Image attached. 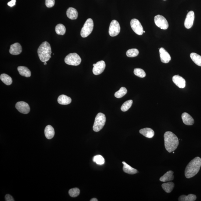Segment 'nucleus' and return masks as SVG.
Returning a JSON list of instances; mask_svg holds the SVG:
<instances>
[{
  "mask_svg": "<svg viewBox=\"0 0 201 201\" xmlns=\"http://www.w3.org/2000/svg\"><path fill=\"white\" fill-rule=\"evenodd\" d=\"M201 166V159L197 157L188 164L185 171V175L187 178L193 177L198 173Z\"/></svg>",
  "mask_w": 201,
  "mask_h": 201,
  "instance_id": "2",
  "label": "nucleus"
},
{
  "mask_svg": "<svg viewBox=\"0 0 201 201\" xmlns=\"http://www.w3.org/2000/svg\"><path fill=\"white\" fill-rule=\"evenodd\" d=\"M66 28L62 24H58L55 27V31L58 35H63L66 33Z\"/></svg>",
  "mask_w": 201,
  "mask_h": 201,
  "instance_id": "28",
  "label": "nucleus"
},
{
  "mask_svg": "<svg viewBox=\"0 0 201 201\" xmlns=\"http://www.w3.org/2000/svg\"><path fill=\"white\" fill-rule=\"evenodd\" d=\"M164 1H165V0H164Z\"/></svg>",
  "mask_w": 201,
  "mask_h": 201,
  "instance_id": "42",
  "label": "nucleus"
},
{
  "mask_svg": "<svg viewBox=\"0 0 201 201\" xmlns=\"http://www.w3.org/2000/svg\"><path fill=\"white\" fill-rule=\"evenodd\" d=\"M140 133L144 136L149 138H152L155 135L154 131L150 128H145L139 130Z\"/></svg>",
  "mask_w": 201,
  "mask_h": 201,
  "instance_id": "19",
  "label": "nucleus"
},
{
  "mask_svg": "<svg viewBox=\"0 0 201 201\" xmlns=\"http://www.w3.org/2000/svg\"><path fill=\"white\" fill-rule=\"evenodd\" d=\"M197 199L196 196L194 194H190L188 196L182 195L179 197V201H194Z\"/></svg>",
  "mask_w": 201,
  "mask_h": 201,
  "instance_id": "25",
  "label": "nucleus"
},
{
  "mask_svg": "<svg viewBox=\"0 0 201 201\" xmlns=\"http://www.w3.org/2000/svg\"><path fill=\"white\" fill-rule=\"evenodd\" d=\"M98 200L96 198H93L90 200V201H98Z\"/></svg>",
  "mask_w": 201,
  "mask_h": 201,
  "instance_id": "38",
  "label": "nucleus"
},
{
  "mask_svg": "<svg viewBox=\"0 0 201 201\" xmlns=\"http://www.w3.org/2000/svg\"><path fill=\"white\" fill-rule=\"evenodd\" d=\"M58 101L60 104L66 105L71 103L72 99L66 95H61L58 97Z\"/></svg>",
  "mask_w": 201,
  "mask_h": 201,
  "instance_id": "21",
  "label": "nucleus"
},
{
  "mask_svg": "<svg viewBox=\"0 0 201 201\" xmlns=\"http://www.w3.org/2000/svg\"><path fill=\"white\" fill-rule=\"evenodd\" d=\"M120 26L119 23L115 20H113L111 23L109 34L111 36L115 37L117 36L120 33Z\"/></svg>",
  "mask_w": 201,
  "mask_h": 201,
  "instance_id": "8",
  "label": "nucleus"
},
{
  "mask_svg": "<svg viewBox=\"0 0 201 201\" xmlns=\"http://www.w3.org/2000/svg\"><path fill=\"white\" fill-rule=\"evenodd\" d=\"M16 109L20 113L23 114H27L29 113L30 108L29 105L23 101L18 102L16 104Z\"/></svg>",
  "mask_w": 201,
  "mask_h": 201,
  "instance_id": "10",
  "label": "nucleus"
},
{
  "mask_svg": "<svg viewBox=\"0 0 201 201\" xmlns=\"http://www.w3.org/2000/svg\"><path fill=\"white\" fill-rule=\"evenodd\" d=\"M44 65H47L46 62H44Z\"/></svg>",
  "mask_w": 201,
  "mask_h": 201,
  "instance_id": "39",
  "label": "nucleus"
},
{
  "mask_svg": "<svg viewBox=\"0 0 201 201\" xmlns=\"http://www.w3.org/2000/svg\"><path fill=\"white\" fill-rule=\"evenodd\" d=\"M182 119L183 123L188 125H193L194 123V119L188 113H184L182 115Z\"/></svg>",
  "mask_w": 201,
  "mask_h": 201,
  "instance_id": "16",
  "label": "nucleus"
},
{
  "mask_svg": "<svg viewBox=\"0 0 201 201\" xmlns=\"http://www.w3.org/2000/svg\"><path fill=\"white\" fill-rule=\"evenodd\" d=\"M191 59L196 65L201 66V56L195 53H191L190 55Z\"/></svg>",
  "mask_w": 201,
  "mask_h": 201,
  "instance_id": "27",
  "label": "nucleus"
},
{
  "mask_svg": "<svg viewBox=\"0 0 201 201\" xmlns=\"http://www.w3.org/2000/svg\"><path fill=\"white\" fill-rule=\"evenodd\" d=\"M37 53L40 59L45 62L48 61L51 58L52 53L51 46L47 41L44 42L38 48Z\"/></svg>",
  "mask_w": 201,
  "mask_h": 201,
  "instance_id": "3",
  "label": "nucleus"
},
{
  "mask_svg": "<svg viewBox=\"0 0 201 201\" xmlns=\"http://www.w3.org/2000/svg\"><path fill=\"white\" fill-rule=\"evenodd\" d=\"M17 69L20 75L21 76L30 77L31 76V72L26 67L20 66L18 67Z\"/></svg>",
  "mask_w": 201,
  "mask_h": 201,
  "instance_id": "22",
  "label": "nucleus"
},
{
  "mask_svg": "<svg viewBox=\"0 0 201 201\" xmlns=\"http://www.w3.org/2000/svg\"><path fill=\"white\" fill-rule=\"evenodd\" d=\"M106 66L104 61L103 60L99 61L95 64L93 68V73L95 75L100 74L103 72Z\"/></svg>",
  "mask_w": 201,
  "mask_h": 201,
  "instance_id": "11",
  "label": "nucleus"
},
{
  "mask_svg": "<svg viewBox=\"0 0 201 201\" xmlns=\"http://www.w3.org/2000/svg\"><path fill=\"white\" fill-rule=\"evenodd\" d=\"M172 81L179 88H184L185 86V80L178 75H175L172 77Z\"/></svg>",
  "mask_w": 201,
  "mask_h": 201,
  "instance_id": "14",
  "label": "nucleus"
},
{
  "mask_svg": "<svg viewBox=\"0 0 201 201\" xmlns=\"http://www.w3.org/2000/svg\"><path fill=\"white\" fill-rule=\"evenodd\" d=\"M162 187L163 190L167 193H170L173 190L174 187V184L173 182H168L162 184Z\"/></svg>",
  "mask_w": 201,
  "mask_h": 201,
  "instance_id": "24",
  "label": "nucleus"
},
{
  "mask_svg": "<svg viewBox=\"0 0 201 201\" xmlns=\"http://www.w3.org/2000/svg\"><path fill=\"white\" fill-rule=\"evenodd\" d=\"M66 15L69 19L72 20L76 19L78 18V12L75 8L70 7L67 9Z\"/></svg>",
  "mask_w": 201,
  "mask_h": 201,
  "instance_id": "18",
  "label": "nucleus"
},
{
  "mask_svg": "<svg viewBox=\"0 0 201 201\" xmlns=\"http://www.w3.org/2000/svg\"><path fill=\"white\" fill-rule=\"evenodd\" d=\"M160 57L161 61L162 63H167L171 60L170 55L163 48H160Z\"/></svg>",
  "mask_w": 201,
  "mask_h": 201,
  "instance_id": "13",
  "label": "nucleus"
},
{
  "mask_svg": "<svg viewBox=\"0 0 201 201\" xmlns=\"http://www.w3.org/2000/svg\"><path fill=\"white\" fill-rule=\"evenodd\" d=\"M174 172L172 171H169L161 177L160 179V182H167L172 181L174 180V176L173 175Z\"/></svg>",
  "mask_w": 201,
  "mask_h": 201,
  "instance_id": "20",
  "label": "nucleus"
},
{
  "mask_svg": "<svg viewBox=\"0 0 201 201\" xmlns=\"http://www.w3.org/2000/svg\"><path fill=\"white\" fill-rule=\"evenodd\" d=\"M134 73L136 76L140 78H144L146 76V74L144 70L140 68H136L134 70Z\"/></svg>",
  "mask_w": 201,
  "mask_h": 201,
  "instance_id": "32",
  "label": "nucleus"
},
{
  "mask_svg": "<svg viewBox=\"0 0 201 201\" xmlns=\"http://www.w3.org/2000/svg\"><path fill=\"white\" fill-rule=\"evenodd\" d=\"M44 134L47 139H51L55 136L54 129L51 125H48L45 129Z\"/></svg>",
  "mask_w": 201,
  "mask_h": 201,
  "instance_id": "17",
  "label": "nucleus"
},
{
  "mask_svg": "<svg viewBox=\"0 0 201 201\" xmlns=\"http://www.w3.org/2000/svg\"><path fill=\"white\" fill-rule=\"evenodd\" d=\"M94 162H96L98 165H103L105 162L104 159L102 156L100 155H97L95 156L93 158Z\"/></svg>",
  "mask_w": 201,
  "mask_h": 201,
  "instance_id": "33",
  "label": "nucleus"
},
{
  "mask_svg": "<svg viewBox=\"0 0 201 201\" xmlns=\"http://www.w3.org/2000/svg\"><path fill=\"white\" fill-rule=\"evenodd\" d=\"M22 51V48L21 44L16 43L10 46L9 53L11 54L14 55H19Z\"/></svg>",
  "mask_w": 201,
  "mask_h": 201,
  "instance_id": "15",
  "label": "nucleus"
},
{
  "mask_svg": "<svg viewBox=\"0 0 201 201\" xmlns=\"http://www.w3.org/2000/svg\"><path fill=\"white\" fill-rule=\"evenodd\" d=\"M133 104V100H129L125 101V103L122 105L121 110L122 111L125 112L128 110L131 107Z\"/></svg>",
  "mask_w": 201,
  "mask_h": 201,
  "instance_id": "30",
  "label": "nucleus"
},
{
  "mask_svg": "<svg viewBox=\"0 0 201 201\" xmlns=\"http://www.w3.org/2000/svg\"><path fill=\"white\" fill-rule=\"evenodd\" d=\"M65 62L67 64L72 66H78L81 62V58L76 53H71L67 55L65 58Z\"/></svg>",
  "mask_w": 201,
  "mask_h": 201,
  "instance_id": "6",
  "label": "nucleus"
},
{
  "mask_svg": "<svg viewBox=\"0 0 201 201\" xmlns=\"http://www.w3.org/2000/svg\"><path fill=\"white\" fill-rule=\"evenodd\" d=\"M123 164V170L124 172L129 174H135L138 172L136 169L133 168L125 162H122Z\"/></svg>",
  "mask_w": 201,
  "mask_h": 201,
  "instance_id": "23",
  "label": "nucleus"
},
{
  "mask_svg": "<svg viewBox=\"0 0 201 201\" xmlns=\"http://www.w3.org/2000/svg\"><path fill=\"white\" fill-rule=\"evenodd\" d=\"M139 51L136 48H132L127 50L126 52V55L127 57L130 58H133L138 56Z\"/></svg>",
  "mask_w": 201,
  "mask_h": 201,
  "instance_id": "31",
  "label": "nucleus"
},
{
  "mask_svg": "<svg viewBox=\"0 0 201 201\" xmlns=\"http://www.w3.org/2000/svg\"><path fill=\"white\" fill-rule=\"evenodd\" d=\"M45 3L47 7H52L55 4V0H46Z\"/></svg>",
  "mask_w": 201,
  "mask_h": 201,
  "instance_id": "35",
  "label": "nucleus"
},
{
  "mask_svg": "<svg viewBox=\"0 0 201 201\" xmlns=\"http://www.w3.org/2000/svg\"><path fill=\"white\" fill-rule=\"evenodd\" d=\"M194 19V13L193 11H190L187 13L184 22V26L187 29H190L193 25Z\"/></svg>",
  "mask_w": 201,
  "mask_h": 201,
  "instance_id": "12",
  "label": "nucleus"
},
{
  "mask_svg": "<svg viewBox=\"0 0 201 201\" xmlns=\"http://www.w3.org/2000/svg\"><path fill=\"white\" fill-rule=\"evenodd\" d=\"M173 153H174V151H173Z\"/></svg>",
  "mask_w": 201,
  "mask_h": 201,
  "instance_id": "41",
  "label": "nucleus"
},
{
  "mask_svg": "<svg viewBox=\"0 0 201 201\" xmlns=\"http://www.w3.org/2000/svg\"><path fill=\"white\" fill-rule=\"evenodd\" d=\"M145 31H143V33H145Z\"/></svg>",
  "mask_w": 201,
  "mask_h": 201,
  "instance_id": "40",
  "label": "nucleus"
},
{
  "mask_svg": "<svg viewBox=\"0 0 201 201\" xmlns=\"http://www.w3.org/2000/svg\"><path fill=\"white\" fill-rule=\"evenodd\" d=\"M164 142L166 150L169 153L176 150L179 145L177 137L172 132H166L164 135Z\"/></svg>",
  "mask_w": 201,
  "mask_h": 201,
  "instance_id": "1",
  "label": "nucleus"
},
{
  "mask_svg": "<svg viewBox=\"0 0 201 201\" xmlns=\"http://www.w3.org/2000/svg\"><path fill=\"white\" fill-rule=\"evenodd\" d=\"M16 0H11V1L8 3V5L10 7L14 6L16 5Z\"/></svg>",
  "mask_w": 201,
  "mask_h": 201,
  "instance_id": "37",
  "label": "nucleus"
},
{
  "mask_svg": "<svg viewBox=\"0 0 201 201\" xmlns=\"http://www.w3.org/2000/svg\"><path fill=\"white\" fill-rule=\"evenodd\" d=\"M93 28V19L89 18L87 19L82 28L80 35L82 37H86L91 33Z\"/></svg>",
  "mask_w": 201,
  "mask_h": 201,
  "instance_id": "5",
  "label": "nucleus"
},
{
  "mask_svg": "<svg viewBox=\"0 0 201 201\" xmlns=\"http://www.w3.org/2000/svg\"><path fill=\"white\" fill-rule=\"evenodd\" d=\"M156 25L161 29L167 30L169 26L168 23L164 16L160 15H157L154 18Z\"/></svg>",
  "mask_w": 201,
  "mask_h": 201,
  "instance_id": "7",
  "label": "nucleus"
},
{
  "mask_svg": "<svg viewBox=\"0 0 201 201\" xmlns=\"http://www.w3.org/2000/svg\"><path fill=\"white\" fill-rule=\"evenodd\" d=\"M127 92L126 88L124 87H122L120 88L119 90L115 93V96L116 98H120L125 96Z\"/></svg>",
  "mask_w": 201,
  "mask_h": 201,
  "instance_id": "29",
  "label": "nucleus"
},
{
  "mask_svg": "<svg viewBox=\"0 0 201 201\" xmlns=\"http://www.w3.org/2000/svg\"><path fill=\"white\" fill-rule=\"evenodd\" d=\"M106 120L104 114L101 113L97 114L93 127L94 131L98 132L101 130L105 125Z\"/></svg>",
  "mask_w": 201,
  "mask_h": 201,
  "instance_id": "4",
  "label": "nucleus"
},
{
  "mask_svg": "<svg viewBox=\"0 0 201 201\" xmlns=\"http://www.w3.org/2000/svg\"><path fill=\"white\" fill-rule=\"evenodd\" d=\"M1 80L7 85H11L12 83V79L6 74H2L0 76Z\"/></svg>",
  "mask_w": 201,
  "mask_h": 201,
  "instance_id": "26",
  "label": "nucleus"
},
{
  "mask_svg": "<svg viewBox=\"0 0 201 201\" xmlns=\"http://www.w3.org/2000/svg\"><path fill=\"white\" fill-rule=\"evenodd\" d=\"M80 191L78 188L72 189L69 191V194L70 197H76L79 195Z\"/></svg>",
  "mask_w": 201,
  "mask_h": 201,
  "instance_id": "34",
  "label": "nucleus"
},
{
  "mask_svg": "<svg viewBox=\"0 0 201 201\" xmlns=\"http://www.w3.org/2000/svg\"><path fill=\"white\" fill-rule=\"evenodd\" d=\"M130 26L132 29L137 34L142 35L143 34L144 31L143 26L138 19H132L130 22Z\"/></svg>",
  "mask_w": 201,
  "mask_h": 201,
  "instance_id": "9",
  "label": "nucleus"
},
{
  "mask_svg": "<svg viewBox=\"0 0 201 201\" xmlns=\"http://www.w3.org/2000/svg\"><path fill=\"white\" fill-rule=\"evenodd\" d=\"M5 199L6 201H14L12 196L9 195V194H6L5 196Z\"/></svg>",
  "mask_w": 201,
  "mask_h": 201,
  "instance_id": "36",
  "label": "nucleus"
}]
</instances>
